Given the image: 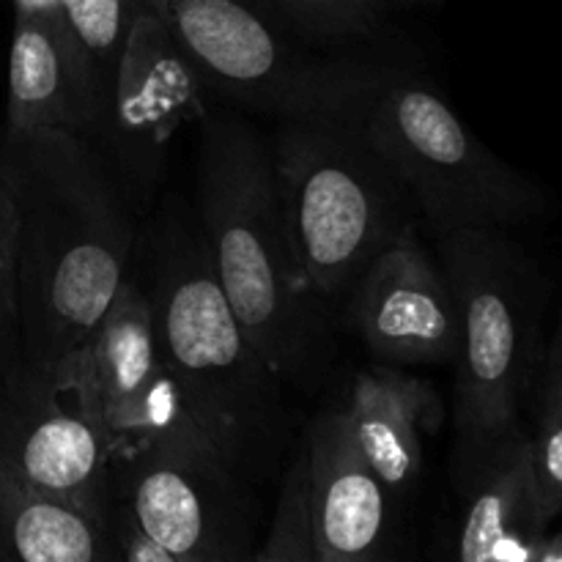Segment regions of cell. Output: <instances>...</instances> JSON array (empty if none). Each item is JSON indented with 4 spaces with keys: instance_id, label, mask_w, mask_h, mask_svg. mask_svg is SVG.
I'll list each match as a JSON object with an SVG mask.
<instances>
[{
    "instance_id": "obj_1",
    "label": "cell",
    "mask_w": 562,
    "mask_h": 562,
    "mask_svg": "<svg viewBox=\"0 0 562 562\" xmlns=\"http://www.w3.org/2000/svg\"><path fill=\"white\" fill-rule=\"evenodd\" d=\"M0 179L14 206L20 351L60 360L130 283L135 228L93 148L71 132L3 135Z\"/></svg>"
},
{
    "instance_id": "obj_2",
    "label": "cell",
    "mask_w": 562,
    "mask_h": 562,
    "mask_svg": "<svg viewBox=\"0 0 562 562\" xmlns=\"http://www.w3.org/2000/svg\"><path fill=\"white\" fill-rule=\"evenodd\" d=\"M198 214L203 256L252 349L278 379H302L316 294L291 256L269 143L247 121L203 126Z\"/></svg>"
},
{
    "instance_id": "obj_3",
    "label": "cell",
    "mask_w": 562,
    "mask_h": 562,
    "mask_svg": "<svg viewBox=\"0 0 562 562\" xmlns=\"http://www.w3.org/2000/svg\"><path fill=\"white\" fill-rule=\"evenodd\" d=\"M357 113L283 121L269 143L291 256L307 289L329 300L415 231L401 206L406 192L371 151Z\"/></svg>"
},
{
    "instance_id": "obj_4",
    "label": "cell",
    "mask_w": 562,
    "mask_h": 562,
    "mask_svg": "<svg viewBox=\"0 0 562 562\" xmlns=\"http://www.w3.org/2000/svg\"><path fill=\"white\" fill-rule=\"evenodd\" d=\"M148 300L165 362L203 431L234 470L261 459L280 431V379L236 322L201 241L165 252Z\"/></svg>"
},
{
    "instance_id": "obj_5",
    "label": "cell",
    "mask_w": 562,
    "mask_h": 562,
    "mask_svg": "<svg viewBox=\"0 0 562 562\" xmlns=\"http://www.w3.org/2000/svg\"><path fill=\"white\" fill-rule=\"evenodd\" d=\"M357 126L434 231H505L538 217L543 192L499 159L439 93L393 77L362 102Z\"/></svg>"
},
{
    "instance_id": "obj_6",
    "label": "cell",
    "mask_w": 562,
    "mask_h": 562,
    "mask_svg": "<svg viewBox=\"0 0 562 562\" xmlns=\"http://www.w3.org/2000/svg\"><path fill=\"white\" fill-rule=\"evenodd\" d=\"M442 272L459 307L456 464L519 431L532 360V278L505 231L437 236Z\"/></svg>"
},
{
    "instance_id": "obj_7",
    "label": "cell",
    "mask_w": 562,
    "mask_h": 562,
    "mask_svg": "<svg viewBox=\"0 0 562 562\" xmlns=\"http://www.w3.org/2000/svg\"><path fill=\"white\" fill-rule=\"evenodd\" d=\"M201 71L206 88L291 119L351 115L393 71L322 60L296 47L252 0H140Z\"/></svg>"
},
{
    "instance_id": "obj_8",
    "label": "cell",
    "mask_w": 562,
    "mask_h": 562,
    "mask_svg": "<svg viewBox=\"0 0 562 562\" xmlns=\"http://www.w3.org/2000/svg\"><path fill=\"white\" fill-rule=\"evenodd\" d=\"M0 470L22 486L110 521L113 450L80 351L16 357L0 379Z\"/></svg>"
},
{
    "instance_id": "obj_9",
    "label": "cell",
    "mask_w": 562,
    "mask_h": 562,
    "mask_svg": "<svg viewBox=\"0 0 562 562\" xmlns=\"http://www.w3.org/2000/svg\"><path fill=\"white\" fill-rule=\"evenodd\" d=\"M113 503L181 562H247L236 470L203 431L162 437L113 464Z\"/></svg>"
},
{
    "instance_id": "obj_10",
    "label": "cell",
    "mask_w": 562,
    "mask_h": 562,
    "mask_svg": "<svg viewBox=\"0 0 562 562\" xmlns=\"http://www.w3.org/2000/svg\"><path fill=\"white\" fill-rule=\"evenodd\" d=\"M77 351L97 390L113 464L154 439L203 431L159 349L151 300L132 280Z\"/></svg>"
},
{
    "instance_id": "obj_11",
    "label": "cell",
    "mask_w": 562,
    "mask_h": 562,
    "mask_svg": "<svg viewBox=\"0 0 562 562\" xmlns=\"http://www.w3.org/2000/svg\"><path fill=\"white\" fill-rule=\"evenodd\" d=\"M203 91L206 82L201 71L168 27L137 0L99 135L126 173L146 181L176 132L203 119Z\"/></svg>"
},
{
    "instance_id": "obj_12",
    "label": "cell",
    "mask_w": 562,
    "mask_h": 562,
    "mask_svg": "<svg viewBox=\"0 0 562 562\" xmlns=\"http://www.w3.org/2000/svg\"><path fill=\"white\" fill-rule=\"evenodd\" d=\"M355 327L387 366L456 362L459 307L415 231L379 252L355 283Z\"/></svg>"
},
{
    "instance_id": "obj_13",
    "label": "cell",
    "mask_w": 562,
    "mask_h": 562,
    "mask_svg": "<svg viewBox=\"0 0 562 562\" xmlns=\"http://www.w3.org/2000/svg\"><path fill=\"white\" fill-rule=\"evenodd\" d=\"M104 115L108 99L77 47L60 5L16 11L3 135L60 130L88 140L102 132Z\"/></svg>"
},
{
    "instance_id": "obj_14",
    "label": "cell",
    "mask_w": 562,
    "mask_h": 562,
    "mask_svg": "<svg viewBox=\"0 0 562 562\" xmlns=\"http://www.w3.org/2000/svg\"><path fill=\"white\" fill-rule=\"evenodd\" d=\"M305 464L318 562H401L390 516L393 494L357 450L344 409L318 417Z\"/></svg>"
},
{
    "instance_id": "obj_15",
    "label": "cell",
    "mask_w": 562,
    "mask_h": 562,
    "mask_svg": "<svg viewBox=\"0 0 562 562\" xmlns=\"http://www.w3.org/2000/svg\"><path fill=\"white\" fill-rule=\"evenodd\" d=\"M351 439L390 494H406L423 470V439L437 431L442 401L431 382L393 366L357 373L344 406Z\"/></svg>"
},
{
    "instance_id": "obj_16",
    "label": "cell",
    "mask_w": 562,
    "mask_h": 562,
    "mask_svg": "<svg viewBox=\"0 0 562 562\" xmlns=\"http://www.w3.org/2000/svg\"><path fill=\"white\" fill-rule=\"evenodd\" d=\"M456 477L464 492V516L453 562H494L508 536L521 527H541L532 514L530 434L521 428L488 445Z\"/></svg>"
},
{
    "instance_id": "obj_17",
    "label": "cell",
    "mask_w": 562,
    "mask_h": 562,
    "mask_svg": "<svg viewBox=\"0 0 562 562\" xmlns=\"http://www.w3.org/2000/svg\"><path fill=\"white\" fill-rule=\"evenodd\" d=\"M0 562H113L110 521L0 470Z\"/></svg>"
},
{
    "instance_id": "obj_18",
    "label": "cell",
    "mask_w": 562,
    "mask_h": 562,
    "mask_svg": "<svg viewBox=\"0 0 562 562\" xmlns=\"http://www.w3.org/2000/svg\"><path fill=\"white\" fill-rule=\"evenodd\" d=\"M135 9L137 0H60L66 25L97 75L108 108Z\"/></svg>"
},
{
    "instance_id": "obj_19",
    "label": "cell",
    "mask_w": 562,
    "mask_h": 562,
    "mask_svg": "<svg viewBox=\"0 0 562 562\" xmlns=\"http://www.w3.org/2000/svg\"><path fill=\"white\" fill-rule=\"evenodd\" d=\"M289 31L313 42H351L376 31V11L366 0H252Z\"/></svg>"
},
{
    "instance_id": "obj_20",
    "label": "cell",
    "mask_w": 562,
    "mask_h": 562,
    "mask_svg": "<svg viewBox=\"0 0 562 562\" xmlns=\"http://www.w3.org/2000/svg\"><path fill=\"white\" fill-rule=\"evenodd\" d=\"M250 562H318L316 547H313L311 514H307L305 456L296 459L285 472L269 536Z\"/></svg>"
},
{
    "instance_id": "obj_21",
    "label": "cell",
    "mask_w": 562,
    "mask_h": 562,
    "mask_svg": "<svg viewBox=\"0 0 562 562\" xmlns=\"http://www.w3.org/2000/svg\"><path fill=\"white\" fill-rule=\"evenodd\" d=\"M530 492L538 525L562 516V406L538 412V428L530 434Z\"/></svg>"
},
{
    "instance_id": "obj_22",
    "label": "cell",
    "mask_w": 562,
    "mask_h": 562,
    "mask_svg": "<svg viewBox=\"0 0 562 562\" xmlns=\"http://www.w3.org/2000/svg\"><path fill=\"white\" fill-rule=\"evenodd\" d=\"M20 307L14 269V206L0 179V379L20 357Z\"/></svg>"
},
{
    "instance_id": "obj_23",
    "label": "cell",
    "mask_w": 562,
    "mask_h": 562,
    "mask_svg": "<svg viewBox=\"0 0 562 562\" xmlns=\"http://www.w3.org/2000/svg\"><path fill=\"white\" fill-rule=\"evenodd\" d=\"M110 536H113V562H181L154 538H148L115 503L110 508Z\"/></svg>"
},
{
    "instance_id": "obj_24",
    "label": "cell",
    "mask_w": 562,
    "mask_h": 562,
    "mask_svg": "<svg viewBox=\"0 0 562 562\" xmlns=\"http://www.w3.org/2000/svg\"><path fill=\"white\" fill-rule=\"evenodd\" d=\"M549 406H562V316L547 357V371H543L541 409H549Z\"/></svg>"
},
{
    "instance_id": "obj_25",
    "label": "cell",
    "mask_w": 562,
    "mask_h": 562,
    "mask_svg": "<svg viewBox=\"0 0 562 562\" xmlns=\"http://www.w3.org/2000/svg\"><path fill=\"white\" fill-rule=\"evenodd\" d=\"M16 11H38V9H53L60 5V0H14Z\"/></svg>"
},
{
    "instance_id": "obj_26",
    "label": "cell",
    "mask_w": 562,
    "mask_h": 562,
    "mask_svg": "<svg viewBox=\"0 0 562 562\" xmlns=\"http://www.w3.org/2000/svg\"><path fill=\"white\" fill-rule=\"evenodd\" d=\"M541 562H562V536L558 538V541H552L543 547Z\"/></svg>"
},
{
    "instance_id": "obj_27",
    "label": "cell",
    "mask_w": 562,
    "mask_h": 562,
    "mask_svg": "<svg viewBox=\"0 0 562 562\" xmlns=\"http://www.w3.org/2000/svg\"><path fill=\"white\" fill-rule=\"evenodd\" d=\"M366 3L379 14L382 9H398V5H409L415 3V0H366Z\"/></svg>"
},
{
    "instance_id": "obj_28",
    "label": "cell",
    "mask_w": 562,
    "mask_h": 562,
    "mask_svg": "<svg viewBox=\"0 0 562 562\" xmlns=\"http://www.w3.org/2000/svg\"><path fill=\"white\" fill-rule=\"evenodd\" d=\"M247 562H250V560H247Z\"/></svg>"
}]
</instances>
